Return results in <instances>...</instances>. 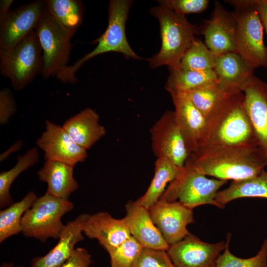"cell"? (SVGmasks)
<instances>
[{"instance_id": "cell-1", "label": "cell", "mask_w": 267, "mask_h": 267, "mask_svg": "<svg viewBox=\"0 0 267 267\" xmlns=\"http://www.w3.org/2000/svg\"><path fill=\"white\" fill-rule=\"evenodd\" d=\"M185 163L206 176L226 181L254 177L267 166L257 146L203 148L190 155Z\"/></svg>"}, {"instance_id": "cell-30", "label": "cell", "mask_w": 267, "mask_h": 267, "mask_svg": "<svg viewBox=\"0 0 267 267\" xmlns=\"http://www.w3.org/2000/svg\"><path fill=\"white\" fill-rule=\"evenodd\" d=\"M46 6L57 20L67 29L76 32L81 25L84 7L78 0H46Z\"/></svg>"}, {"instance_id": "cell-35", "label": "cell", "mask_w": 267, "mask_h": 267, "mask_svg": "<svg viewBox=\"0 0 267 267\" xmlns=\"http://www.w3.org/2000/svg\"><path fill=\"white\" fill-rule=\"evenodd\" d=\"M160 5L170 9L178 14L199 13L208 7V0H158Z\"/></svg>"}, {"instance_id": "cell-32", "label": "cell", "mask_w": 267, "mask_h": 267, "mask_svg": "<svg viewBox=\"0 0 267 267\" xmlns=\"http://www.w3.org/2000/svg\"><path fill=\"white\" fill-rule=\"evenodd\" d=\"M230 238V233H228L225 248L223 253L219 255L216 267H267V238L258 253L247 259L240 258L230 252L229 249Z\"/></svg>"}, {"instance_id": "cell-15", "label": "cell", "mask_w": 267, "mask_h": 267, "mask_svg": "<svg viewBox=\"0 0 267 267\" xmlns=\"http://www.w3.org/2000/svg\"><path fill=\"white\" fill-rule=\"evenodd\" d=\"M45 6L38 0L10 10L0 20V48L14 46L34 30Z\"/></svg>"}, {"instance_id": "cell-14", "label": "cell", "mask_w": 267, "mask_h": 267, "mask_svg": "<svg viewBox=\"0 0 267 267\" xmlns=\"http://www.w3.org/2000/svg\"><path fill=\"white\" fill-rule=\"evenodd\" d=\"M45 125V130L37 140L36 144L44 151L45 160L74 166L86 160L87 150L78 145L62 126L47 120Z\"/></svg>"}, {"instance_id": "cell-23", "label": "cell", "mask_w": 267, "mask_h": 267, "mask_svg": "<svg viewBox=\"0 0 267 267\" xmlns=\"http://www.w3.org/2000/svg\"><path fill=\"white\" fill-rule=\"evenodd\" d=\"M74 167L63 162L46 160L37 172L39 179L47 184L46 193L68 200L79 186L73 176Z\"/></svg>"}, {"instance_id": "cell-10", "label": "cell", "mask_w": 267, "mask_h": 267, "mask_svg": "<svg viewBox=\"0 0 267 267\" xmlns=\"http://www.w3.org/2000/svg\"><path fill=\"white\" fill-rule=\"evenodd\" d=\"M153 152L182 168L189 156L174 111H167L150 129Z\"/></svg>"}, {"instance_id": "cell-26", "label": "cell", "mask_w": 267, "mask_h": 267, "mask_svg": "<svg viewBox=\"0 0 267 267\" xmlns=\"http://www.w3.org/2000/svg\"><path fill=\"white\" fill-rule=\"evenodd\" d=\"M217 82L213 70L194 71L170 69L165 89L171 92H185L208 84Z\"/></svg>"}, {"instance_id": "cell-33", "label": "cell", "mask_w": 267, "mask_h": 267, "mask_svg": "<svg viewBox=\"0 0 267 267\" xmlns=\"http://www.w3.org/2000/svg\"><path fill=\"white\" fill-rule=\"evenodd\" d=\"M132 236L115 248L107 251L111 267H134L143 249Z\"/></svg>"}, {"instance_id": "cell-18", "label": "cell", "mask_w": 267, "mask_h": 267, "mask_svg": "<svg viewBox=\"0 0 267 267\" xmlns=\"http://www.w3.org/2000/svg\"><path fill=\"white\" fill-rule=\"evenodd\" d=\"M254 70L238 53L228 52L217 57L213 71L221 89L232 95L243 92L255 76Z\"/></svg>"}, {"instance_id": "cell-20", "label": "cell", "mask_w": 267, "mask_h": 267, "mask_svg": "<svg viewBox=\"0 0 267 267\" xmlns=\"http://www.w3.org/2000/svg\"><path fill=\"white\" fill-rule=\"evenodd\" d=\"M83 233L89 238L97 239L107 251L116 248L132 236L122 219H115L105 212L89 215L84 224Z\"/></svg>"}, {"instance_id": "cell-8", "label": "cell", "mask_w": 267, "mask_h": 267, "mask_svg": "<svg viewBox=\"0 0 267 267\" xmlns=\"http://www.w3.org/2000/svg\"><path fill=\"white\" fill-rule=\"evenodd\" d=\"M226 183V180L207 178L185 163L159 200L178 201L191 209L205 204L221 209L215 198L219 189Z\"/></svg>"}, {"instance_id": "cell-40", "label": "cell", "mask_w": 267, "mask_h": 267, "mask_svg": "<svg viewBox=\"0 0 267 267\" xmlns=\"http://www.w3.org/2000/svg\"><path fill=\"white\" fill-rule=\"evenodd\" d=\"M13 2V0L0 1V20L2 19L10 11V7Z\"/></svg>"}, {"instance_id": "cell-7", "label": "cell", "mask_w": 267, "mask_h": 267, "mask_svg": "<svg viewBox=\"0 0 267 267\" xmlns=\"http://www.w3.org/2000/svg\"><path fill=\"white\" fill-rule=\"evenodd\" d=\"M43 50L42 75L47 79L56 77L67 66L75 32L60 23L48 9H44L35 29Z\"/></svg>"}, {"instance_id": "cell-4", "label": "cell", "mask_w": 267, "mask_h": 267, "mask_svg": "<svg viewBox=\"0 0 267 267\" xmlns=\"http://www.w3.org/2000/svg\"><path fill=\"white\" fill-rule=\"evenodd\" d=\"M133 1L111 0L109 2L108 24L105 32L93 41L97 43L96 47L77 60L72 65L68 66L56 77L64 83L75 84L78 81L75 75L83 64L91 58L108 52L122 53L126 58L140 59L131 47L125 33V26L130 8Z\"/></svg>"}, {"instance_id": "cell-22", "label": "cell", "mask_w": 267, "mask_h": 267, "mask_svg": "<svg viewBox=\"0 0 267 267\" xmlns=\"http://www.w3.org/2000/svg\"><path fill=\"white\" fill-rule=\"evenodd\" d=\"M63 128L79 146L87 150L106 134L105 128L100 124L96 112L86 108L68 119Z\"/></svg>"}, {"instance_id": "cell-39", "label": "cell", "mask_w": 267, "mask_h": 267, "mask_svg": "<svg viewBox=\"0 0 267 267\" xmlns=\"http://www.w3.org/2000/svg\"><path fill=\"white\" fill-rule=\"evenodd\" d=\"M23 143L22 141H18L12 145L6 151L2 153L0 156V161L2 162L6 159L12 153L18 151L22 146Z\"/></svg>"}, {"instance_id": "cell-19", "label": "cell", "mask_w": 267, "mask_h": 267, "mask_svg": "<svg viewBox=\"0 0 267 267\" xmlns=\"http://www.w3.org/2000/svg\"><path fill=\"white\" fill-rule=\"evenodd\" d=\"M126 215L123 218L131 235L144 248L167 251V243L154 223L149 210L136 201H129L125 206Z\"/></svg>"}, {"instance_id": "cell-27", "label": "cell", "mask_w": 267, "mask_h": 267, "mask_svg": "<svg viewBox=\"0 0 267 267\" xmlns=\"http://www.w3.org/2000/svg\"><path fill=\"white\" fill-rule=\"evenodd\" d=\"M38 198L34 192H28L19 202L13 203L0 212V243L22 232L21 220L25 212Z\"/></svg>"}, {"instance_id": "cell-25", "label": "cell", "mask_w": 267, "mask_h": 267, "mask_svg": "<svg viewBox=\"0 0 267 267\" xmlns=\"http://www.w3.org/2000/svg\"><path fill=\"white\" fill-rule=\"evenodd\" d=\"M181 169L166 159L157 158L153 178L146 192L136 201L149 209L159 201L167 184L178 176Z\"/></svg>"}, {"instance_id": "cell-28", "label": "cell", "mask_w": 267, "mask_h": 267, "mask_svg": "<svg viewBox=\"0 0 267 267\" xmlns=\"http://www.w3.org/2000/svg\"><path fill=\"white\" fill-rule=\"evenodd\" d=\"M184 93L207 120L221 105L228 95L224 93L217 82L205 85Z\"/></svg>"}, {"instance_id": "cell-13", "label": "cell", "mask_w": 267, "mask_h": 267, "mask_svg": "<svg viewBox=\"0 0 267 267\" xmlns=\"http://www.w3.org/2000/svg\"><path fill=\"white\" fill-rule=\"evenodd\" d=\"M226 242L209 243L190 233L167 251L176 267H216Z\"/></svg>"}, {"instance_id": "cell-6", "label": "cell", "mask_w": 267, "mask_h": 267, "mask_svg": "<svg viewBox=\"0 0 267 267\" xmlns=\"http://www.w3.org/2000/svg\"><path fill=\"white\" fill-rule=\"evenodd\" d=\"M43 50L35 30L14 46L0 48L1 74L16 90L23 89L42 73Z\"/></svg>"}, {"instance_id": "cell-29", "label": "cell", "mask_w": 267, "mask_h": 267, "mask_svg": "<svg viewBox=\"0 0 267 267\" xmlns=\"http://www.w3.org/2000/svg\"><path fill=\"white\" fill-rule=\"evenodd\" d=\"M38 148L33 147L24 155L18 156L16 165L8 171L0 174V208L13 204L10 194V188L14 180L23 172L35 165L39 160Z\"/></svg>"}, {"instance_id": "cell-2", "label": "cell", "mask_w": 267, "mask_h": 267, "mask_svg": "<svg viewBox=\"0 0 267 267\" xmlns=\"http://www.w3.org/2000/svg\"><path fill=\"white\" fill-rule=\"evenodd\" d=\"M256 146L258 147L244 106L243 92L228 95L207 120L198 150L212 147Z\"/></svg>"}, {"instance_id": "cell-16", "label": "cell", "mask_w": 267, "mask_h": 267, "mask_svg": "<svg viewBox=\"0 0 267 267\" xmlns=\"http://www.w3.org/2000/svg\"><path fill=\"white\" fill-rule=\"evenodd\" d=\"M244 104L267 166V83L255 76L243 91Z\"/></svg>"}, {"instance_id": "cell-3", "label": "cell", "mask_w": 267, "mask_h": 267, "mask_svg": "<svg viewBox=\"0 0 267 267\" xmlns=\"http://www.w3.org/2000/svg\"><path fill=\"white\" fill-rule=\"evenodd\" d=\"M150 12L159 22L162 44L159 52L149 59V65L152 68L167 65L170 69H178L183 55L199 30L185 16L166 7L155 6Z\"/></svg>"}, {"instance_id": "cell-11", "label": "cell", "mask_w": 267, "mask_h": 267, "mask_svg": "<svg viewBox=\"0 0 267 267\" xmlns=\"http://www.w3.org/2000/svg\"><path fill=\"white\" fill-rule=\"evenodd\" d=\"M148 210L154 223L169 246L190 234L187 226L194 222L193 209L178 201L159 200Z\"/></svg>"}, {"instance_id": "cell-9", "label": "cell", "mask_w": 267, "mask_h": 267, "mask_svg": "<svg viewBox=\"0 0 267 267\" xmlns=\"http://www.w3.org/2000/svg\"><path fill=\"white\" fill-rule=\"evenodd\" d=\"M74 208L68 200L47 193L37 199L24 214L21 220L22 233L42 242L49 238H59L64 225L62 216Z\"/></svg>"}, {"instance_id": "cell-24", "label": "cell", "mask_w": 267, "mask_h": 267, "mask_svg": "<svg viewBox=\"0 0 267 267\" xmlns=\"http://www.w3.org/2000/svg\"><path fill=\"white\" fill-rule=\"evenodd\" d=\"M267 199V172L246 179L232 181L229 186L218 192L215 200L223 209L230 201L241 198Z\"/></svg>"}, {"instance_id": "cell-31", "label": "cell", "mask_w": 267, "mask_h": 267, "mask_svg": "<svg viewBox=\"0 0 267 267\" xmlns=\"http://www.w3.org/2000/svg\"><path fill=\"white\" fill-rule=\"evenodd\" d=\"M217 57L205 44L195 39L183 55L178 68L194 71L213 70Z\"/></svg>"}, {"instance_id": "cell-38", "label": "cell", "mask_w": 267, "mask_h": 267, "mask_svg": "<svg viewBox=\"0 0 267 267\" xmlns=\"http://www.w3.org/2000/svg\"><path fill=\"white\" fill-rule=\"evenodd\" d=\"M256 7L267 36V0H256Z\"/></svg>"}, {"instance_id": "cell-37", "label": "cell", "mask_w": 267, "mask_h": 267, "mask_svg": "<svg viewBox=\"0 0 267 267\" xmlns=\"http://www.w3.org/2000/svg\"><path fill=\"white\" fill-rule=\"evenodd\" d=\"M91 262V256L87 250L78 247L61 267H89Z\"/></svg>"}, {"instance_id": "cell-17", "label": "cell", "mask_w": 267, "mask_h": 267, "mask_svg": "<svg viewBox=\"0 0 267 267\" xmlns=\"http://www.w3.org/2000/svg\"><path fill=\"white\" fill-rule=\"evenodd\" d=\"M169 93L175 106L176 118L190 156L200 148L207 127V120L184 93Z\"/></svg>"}, {"instance_id": "cell-21", "label": "cell", "mask_w": 267, "mask_h": 267, "mask_svg": "<svg viewBox=\"0 0 267 267\" xmlns=\"http://www.w3.org/2000/svg\"><path fill=\"white\" fill-rule=\"evenodd\" d=\"M89 215L84 213L68 222L56 246L45 256L34 258L31 267H61L72 255L75 245L84 240V226Z\"/></svg>"}, {"instance_id": "cell-36", "label": "cell", "mask_w": 267, "mask_h": 267, "mask_svg": "<svg viewBox=\"0 0 267 267\" xmlns=\"http://www.w3.org/2000/svg\"><path fill=\"white\" fill-rule=\"evenodd\" d=\"M16 105L11 90L4 88L0 91V124H6L16 111Z\"/></svg>"}, {"instance_id": "cell-5", "label": "cell", "mask_w": 267, "mask_h": 267, "mask_svg": "<svg viewBox=\"0 0 267 267\" xmlns=\"http://www.w3.org/2000/svg\"><path fill=\"white\" fill-rule=\"evenodd\" d=\"M234 7L237 53L251 68H267V47L256 0H225Z\"/></svg>"}, {"instance_id": "cell-41", "label": "cell", "mask_w": 267, "mask_h": 267, "mask_svg": "<svg viewBox=\"0 0 267 267\" xmlns=\"http://www.w3.org/2000/svg\"><path fill=\"white\" fill-rule=\"evenodd\" d=\"M0 267H22V266L15 267L14 264L11 263H3L1 265Z\"/></svg>"}, {"instance_id": "cell-12", "label": "cell", "mask_w": 267, "mask_h": 267, "mask_svg": "<svg viewBox=\"0 0 267 267\" xmlns=\"http://www.w3.org/2000/svg\"><path fill=\"white\" fill-rule=\"evenodd\" d=\"M201 33L206 45L217 56L228 52L237 53L234 14L225 9L218 1L215 2L211 18L204 23Z\"/></svg>"}, {"instance_id": "cell-34", "label": "cell", "mask_w": 267, "mask_h": 267, "mask_svg": "<svg viewBox=\"0 0 267 267\" xmlns=\"http://www.w3.org/2000/svg\"><path fill=\"white\" fill-rule=\"evenodd\" d=\"M134 267H176L166 250L143 248Z\"/></svg>"}]
</instances>
